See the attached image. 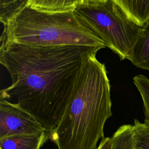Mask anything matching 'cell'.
Instances as JSON below:
<instances>
[{"label":"cell","mask_w":149,"mask_h":149,"mask_svg":"<svg viewBox=\"0 0 149 149\" xmlns=\"http://www.w3.org/2000/svg\"><path fill=\"white\" fill-rule=\"evenodd\" d=\"M1 44L0 62L12 84L1 90L0 99L20 106L51 133L66 111L86 61L102 48Z\"/></svg>","instance_id":"1"},{"label":"cell","mask_w":149,"mask_h":149,"mask_svg":"<svg viewBox=\"0 0 149 149\" xmlns=\"http://www.w3.org/2000/svg\"><path fill=\"white\" fill-rule=\"evenodd\" d=\"M112 115L105 64L91 55L84 64L66 111L49 139L58 149H97L106 121Z\"/></svg>","instance_id":"2"},{"label":"cell","mask_w":149,"mask_h":149,"mask_svg":"<svg viewBox=\"0 0 149 149\" xmlns=\"http://www.w3.org/2000/svg\"><path fill=\"white\" fill-rule=\"evenodd\" d=\"M1 41L32 47L77 45L105 48L74 11L48 12L25 6L3 25Z\"/></svg>","instance_id":"3"},{"label":"cell","mask_w":149,"mask_h":149,"mask_svg":"<svg viewBox=\"0 0 149 149\" xmlns=\"http://www.w3.org/2000/svg\"><path fill=\"white\" fill-rule=\"evenodd\" d=\"M79 20L98 37L121 60L131 57L144 26L129 19L112 0L99 4H80L74 10Z\"/></svg>","instance_id":"4"},{"label":"cell","mask_w":149,"mask_h":149,"mask_svg":"<svg viewBox=\"0 0 149 149\" xmlns=\"http://www.w3.org/2000/svg\"><path fill=\"white\" fill-rule=\"evenodd\" d=\"M45 131L29 112L17 104L0 99V138L15 134H39Z\"/></svg>","instance_id":"5"},{"label":"cell","mask_w":149,"mask_h":149,"mask_svg":"<svg viewBox=\"0 0 149 149\" xmlns=\"http://www.w3.org/2000/svg\"><path fill=\"white\" fill-rule=\"evenodd\" d=\"M50 133L15 134L0 138V149H40L49 139Z\"/></svg>","instance_id":"6"},{"label":"cell","mask_w":149,"mask_h":149,"mask_svg":"<svg viewBox=\"0 0 149 149\" xmlns=\"http://www.w3.org/2000/svg\"><path fill=\"white\" fill-rule=\"evenodd\" d=\"M126 16L136 24L145 26L149 22V0H112Z\"/></svg>","instance_id":"7"},{"label":"cell","mask_w":149,"mask_h":149,"mask_svg":"<svg viewBox=\"0 0 149 149\" xmlns=\"http://www.w3.org/2000/svg\"><path fill=\"white\" fill-rule=\"evenodd\" d=\"M129 61L139 68L149 70V22L136 42Z\"/></svg>","instance_id":"8"},{"label":"cell","mask_w":149,"mask_h":149,"mask_svg":"<svg viewBox=\"0 0 149 149\" xmlns=\"http://www.w3.org/2000/svg\"><path fill=\"white\" fill-rule=\"evenodd\" d=\"M82 0H28L26 5L48 12L74 11Z\"/></svg>","instance_id":"9"},{"label":"cell","mask_w":149,"mask_h":149,"mask_svg":"<svg viewBox=\"0 0 149 149\" xmlns=\"http://www.w3.org/2000/svg\"><path fill=\"white\" fill-rule=\"evenodd\" d=\"M111 144L110 149H135L133 125L120 126L111 137Z\"/></svg>","instance_id":"10"},{"label":"cell","mask_w":149,"mask_h":149,"mask_svg":"<svg viewBox=\"0 0 149 149\" xmlns=\"http://www.w3.org/2000/svg\"><path fill=\"white\" fill-rule=\"evenodd\" d=\"M28 0H0V20L4 25L23 8Z\"/></svg>","instance_id":"11"},{"label":"cell","mask_w":149,"mask_h":149,"mask_svg":"<svg viewBox=\"0 0 149 149\" xmlns=\"http://www.w3.org/2000/svg\"><path fill=\"white\" fill-rule=\"evenodd\" d=\"M134 140L135 149H149V123L134 121Z\"/></svg>","instance_id":"12"},{"label":"cell","mask_w":149,"mask_h":149,"mask_svg":"<svg viewBox=\"0 0 149 149\" xmlns=\"http://www.w3.org/2000/svg\"><path fill=\"white\" fill-rule=\"evenodd\" d=\"M133 83L143 100L145 115L144 122L149 123V79L144 75L138 74L133 77Z\"/></svg>","instance_id":"13"},{"label":"cell","mask_w":149,"mask_h":149,"mask_svg":"<svg viewBox=\"0 0 149 149\" xmlns=\"http://www.w3.org/2000/svg\"><path fill=\"white\" fill-rule=\"evenodd\" d=\"M111 145V138L104 137L101 140L97 149H110Z\"/></svg>","instance_id":"14"},{"label":"cell","mask_w":149,"mask_h":149,"mask_svg":"<svg viewBox=\"0 0 149 149\" xmlns=\"http://www.w3.org/2000/svg\"><path fill=\"white\" fill-rule=\"evenodd\" d=\"M108 0H82L81 4H99L103 3Z\"/></svg>","instance_id":"15"}]
</instances>
